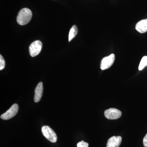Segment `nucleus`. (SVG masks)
I'll return each mask as SVG.
<instances>
[{
    "label": "nucleus",
    "mask_w": 147,
    "mask_h": 147,
    "mask_svg": "<svg viewBox=\"0 0 147 147\" xmlns=\"http://www.w3.org/2000/svg\"><path fill=\"white\" fill-rule=\"evenodd\" d=\"M32 12L28 8H24L18 12L17 17V22L19 25L24 26L30 21L32 17Z\"/></svg>",
    "instance_id": "1"
},
{
    "label": "nucleus",
    "mask_w": 147,
    "mask_h": 147,
    "mask_svg": "<svg viewBox=\"0 0 147 147\" xmlns=\"http://www.w3.org/2000/svg\"><path fill=\"white\" fill-rule=\"evenodd\" d=\"M42 132L44 136L50 142L55 143L57 140V137L55 131L51 127L47 125L42 127Z\"/></svg>",
    "instance_id": "2"
},
{
    "label": "nucleus",
    "mask_w": 147,
    "mask_h": 147,
    "mask_svg": "<svg viewBox=\"0 0 147 147\" xmlns=\"http://www.w3.org/2000/svg\"><path fill=\"white\" fill-rule=\"evenodd\" d=\"M42 43L40 40L34 41L29 47V53L32 57H34L40 53L42 49Z\"/></svg>",
    "instance_id": "3"
},
{
    "label": "nucleus",
    "mask_w": 147,
    "mask_h": 147,
    "mask_svg": "<svg viewBox=\"0 0 147 147\" xmlns=\"http://www.w3.org/2000/svg\"><path fill=\"white\" fill-rule=\"evenodd\" d=\"M18 105L17 104H13L8 110L1 116V118L5 120L12 118L18 113Z\"/></svg>",
    "instance_id": "4"
},
{
    "label": "nucleus",
    "mask_w": 147,
    "mask_h": 147,
    "mask_svg": "<svg viewBox=\"0 0 147 147\" xmlns=\"http://www.w3.org/2000/svg\"><path fill=\"white\" fill-rule=\"evenodd\" d=\"M104 115L106 118L110 120L117 119L121 116V111L116 108H111L105 110Z\"/></svg>",
    "instance_id": "5"
},
{
    "label": "nucleus",
    "mask_w": 147,
    "mask_h": 147,
    "mask_svg": "<svg viewBox=\"0 0 147 147\" xmlns=\"http://www.w3.org/2000/svg\"><path fill=\"white\" fill-rule=\"evenodd\" d=\"M115 55L111 54L107 57L103 58L100 63V68L102 70H105L110 68L113 65L115 60Z\"/></svg>",
    "instance_id": "6"
},
{
    "label": "nucleus",
    "mask_w": 147,
    "mask_h": 147,
    "mask_svg": "<svg viewBox=\"0 0 147 147\" xmlns=\"http://www.w3.org/2000/svg\"><path fill=\"white\" fill-rule=\"evenodd\" d=\"M121 142V136H113L108 139L106 147H119Z\"/></svg>",
    "instance_id": "7"
},
{
    "label": "nucleus",
    "mask_w": 147,
    "mask_h": 147,
    "mask_svg": "<svg viewBox=\"0 0 147 147\" xmlns=\"http://www.w3.org/2000/svg\"><path fill=\"white\" fill-rule=\"evenodd\" d=\"M43 84L42 82H39L35 90L34 101L35 102H39L42 97L43 93Z\"/></svg>",
    "instance_id": "8"
},
{
    "label": "nucleus",
    "mask_w": 147,
    "mask_h": 147,
    "mask_svg": "<svg viewBox=\"0 0 147 147\" xmlns=\"http://www.w3.org/2000/svg\"><path fill=\"white\" fill-rule=\"evenodd\" d=\"M136 30L140 33H144L147 32V19L139 21L136 24Z\"/></svg>",
    "instance_id": "9"
},
{
    "label": "nucleus",
    "mask_w": 147,
    "mask_h": 147,
    "mask_svg": "<svg viewBox=\"0 0 147 147\" xmlns=\"http://www.w3.org/2000/svg\"><path fill=\"white\" fill-rule=\"evenodd\" d=\"M77 33H78V28L76 26L74 25L71 27L69 31L68 38L69 42H70L71 40L73 39L76 36Z\"/></svg>",
    "instance_id": "10"
},
{
    "label": "nucleus",
    "mask_w": 147,
    "mask_h": 147,
    "mask_svg": "<svg viewBox=\"0 0 147 147\" xmlns=\"http://www.w3.org/2000/svg\"><path fill=\"white\" fill-rule=\"evenodd\" d=\"M147 66V56H144L142 58L139 66V70H142L145 67Z\"/></svg>",
    "instance_id": "11"
},
{
    "label": "nucleus",
    "mask_w": 147,
    "mask_h": 147,
    "mask_svg": "<svg viewBox=\"0 0 147 147\" xmlns=\"http://www.w3.org/2000/svg\"><path fill=\"white\" fill-rule=\"evenodd\" d=\"M5 67V61L1 55H0V70H1Z\"/></svg>",
    "instance_id": "12"
},
{
    "label": "nucleus",
    "mask_w": 147,
    "mask_h": 147,
    "mask_svg": "<svg viewBox=\"0 0 147 147\" xmlns=\"http://www.w3.org/2000/svg\"><path fill=\"white\" fill-rule=\"evenodd\" d=\"M89 144L88 143L84 141L79 142L77 144V147H88Z\"/></svg>",
    "instance_id": "13"
},
{
    "label": "nucleus",
    "mask_w": 147,
    "mask_h": 147,
    "mask_svg": "<svg viewBox=\"0 0 147 147\" xmlns=\"http://www.w3.org/2000/svg\"><path fill=\"white\" fill-rule=\"evenodd\" d=\"M143 144L144 147H147V133L143 139Z\"/></svg>",
    "instance_id": "14"
}]
</instances>
